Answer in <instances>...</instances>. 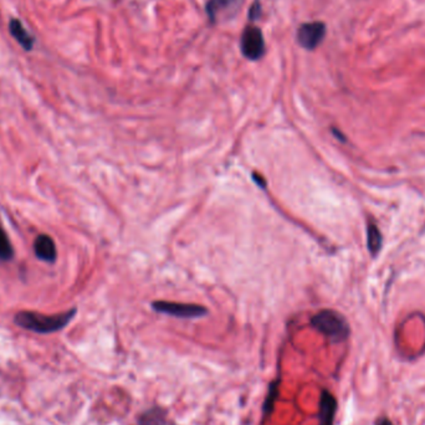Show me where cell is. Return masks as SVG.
I'll return each mask as SVG.
<instances>
[{
    "label": "cell",
    "instance_id": "obj_1",
    "mask_svg": "<svg viewBox=\"0 0 425 425\" xmlns=\"http://www.w3.org/2000/svg\"><path fill=\"white\" fill-rule=\"evenodd\" d=\"M76 308L57 315H44L33 311L17 312L14 322L24 330L31 331L35 333H54L65 329L70 321L75 317Z\"/></svg>",
    "mask_w": 425,
    "mask_h": 425
},
{
    "label": "cell",
    "instance_id": "obj_2",
    "mask_svg": "<svg viewBox=\"0 0 425 425\" xmlns=\"http://www.w3.org/2000/svg\"><path fill=\"white\" fill-rule=\"evenodd\" d=\"M311 326L335 343L345 341L350 336L346 319L333 310H322L316 313L311 319Z\"/></svg>",
    "mask_w": 425,
    "mask_h": 425
},
{
    "label": "cell",
    "instance_id": "obj_3",
    "mask_svg": "<svg viewBox=\"0 0 425 425\" xmlns=\"http://www.w3.org/2000/svg\"><path fill=\"white\" fill-rule=\"evenodd\" d=\"M152 308L158 313L173 316L178 319H199L208 315V308L196 303H179V302L154 301Z\"/></svg>",
    "mask_w": 425,
    "mask_h": 425
},
{
    "label": "cell",
    "instance_id": "obj_4",
    "mask_svg": "<svg viewBox=\"0 0 425 425\" xmlns=\"http://www.w3.org/2000/svg\"><path fill=\"white\" fill-rule=\"evenodd\" d=\"M241 52L249 60H259L265 54L263 33L257 27H247L241 35Z\"/></svg>",
    "mask_w": 425,
    "mask_h": 425
},
{
    "label": "cell",
    "instance_id": "obj_5",
    "mask_svg": "<svg viewBox=\"0 0 425 425\" xmlns=\"http://www.w3.org/2000/svg\"><path fill=\"white\" fill-rule=\"evenodd\" d=\"M326 27L324 22H313L302 24L297 30V41L306 50H315L324 38Z\"/></svg>",
    "mask_w": 425,
    "mask_h": 425
},
{
    "label": "cell",
    "instance_id": "obj_6",
    "mask_svg": "<svg viewBox=\"0 0 425 425\" xmlns=\"http://www.w3.org/2000/svg\"><path fill=\"white\" fill-rule=\"evenodd\" d=\"M241 4L243 0H209L206 9L210 22H217L235 17V14L240 9Z\"/></svg>",
    "mask_w": 425,
    "mask_h": 425
},
{
    "label": "cell",
    "instance_id": "obj_7",
    "mask_svg": "<svg viewBox=\"0 0 425 425\" xmlns=\"http://www.w3.org/2000/svg\"><path fill=\"white\" fill-rule=\"evenodd\" d=\"M337 401L335 396L327 389L321 391L319 403V425L335 424Z\"/></svg>",
    "mask_w": 425,
    "mask_h": 425
},
{
    "label": "cell",
    "instance_id": "obj_8",
    "mask_svg": "<svg viewBox=\"0 0 425 425\" xmlns=\"http://www.w3.org/2000/svg\"><path fill=\"white\" fill-rule=\"evenodd\" d=\"M34 252L38 259L45 263H55L57 250L52 238L49 235L41 234L34 241Z\"/></svg>",
    "mask_w": 425,
    "mask_h": 425
},
{
    "label": "cell",
    "instance_id": "obj_9",
    "mask_svg": "<svg viewBox=\"0 0 425 425\" xmlns=\"http://www.w3.org/2000/svg\"><path fill=\"white\" fill-rule=\"evenodd\" d=\"M137 425H177L166 409L162 407H151L140 414Z\"/></svg>",
    "mask_w": 425,
    "mask_h": 425
},
{
    "label": "cell",
    "instance_id": "obj_10",
    "mask_svg": "<svg viewBox=\"0 0 425 425\" xmlns=\"http://www.w3.org/2000/svg\"><path fill=\"white\" fill-rule=\"evenodd\" d=\"M9 30H10L11 35L14 36V39L17 40V43L22 45L25 50L33 49V36L27 31V29L22 27V22L17 19H13L9 24Z\"/></svg>",
    "mask_w": 425,
    "mask_h": 425
},
{
    "label": "cell",
    "instance_id": "obj_11",
    "mask_svg": "<svg viewBox=\"0 0 425 425\" xmlns=\"http://www.w3.org/2000/svg\"><path fill=\"white\" fill-rule=\"evenodd\" d=\"M280 383L281 378H276L268 384V394L263 403V422L268 419L270 414L274 412L275 403L279 397Z\"/></svg>",
    "mask_w": 425,
    "mask_h": 425
},
{
    "label": "cell",
    "instance_id": "obj_12",
    "mask_svg": "<svg viewBox=\"0 0 425 425\" xmlns=\"http://www.w3.org/2000/svg\"><path fill=\"white\" fill-rule=\"evenodd\" d=\"M367 245H368L369 252L375 255L380 252V245H382V235H380V229L375 226V224H369L368 230H367Z\"/></svg>",
    "mask_w": 425,
    "mask_h": 425
},
{
    "label": "cell",
    "instance_id": "obj_13",
    "mask_svg": "<svg viewBox=\"0 0 425 425\" xmlns=\"http://www.w3.org/2000/svg\"><path fill=\"white\" fill-rule=\"evenodd\" d=\"M13 257H14V249L6 235V230L3 229L0 225V260L9 261Z\"/></svg>",
    "mask_w": 425,
    "mask_h": 425
},
{
    "label": "cell",
    "instance_id": "obj_14",
    "mask_svg": "<svg viewBox=\"0 0 425 425\" xmlns=\"http://www.w3.org/2000/svg\"><path fill=\"white\" fill-rule=\"evenodd\" d=\"M252 178H254V180H255L260 187H264V188L266 187V185H265V179H264L263 177H259L257 174H252Z\"/></svg>",
    "mask_w": 425,
    "mask_h": 425
},
{
    "label": "cell",
    "instance_id": "obj_15",
    "mask_svg": "<svg viewBox=\"0 0 425 425\" xmlns=\"http://www.w3.org/2000/svg\"><path fill=\"white\" fill-rule=\"evenodd\" d=\"M375 425H393L391 424V422L389 419H387V418H382V419L378 420Z\"/></svg>",
    "mask_w": 425,
    "mask_h": 425
}]
</instances>
